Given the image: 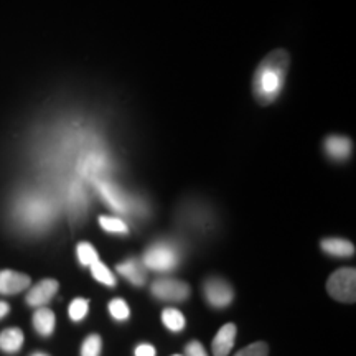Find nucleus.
I'll return each mask as SVG.
<instances>
[{
    "mask_svg": "<svg viewBox=\"0 0 356 356\" xmlns=\"http://www.w3.org/2000/svg\"><path fill=\"white\" fill-rule=\"evenodd\" d=\"M203 292L208 304L216 307V309L228 307L234 297L233 289H231L229 284L220 277L208 279L203 286Z\"/></svg>",
    "mask_w": 356,
    "mask_h": 356,
    "instance_id": "obj_5",
    "label": "nucleus"
},
{
    "mask_svg": "<svg viewBox=\"0 0 356 356\" xmlns=\"http://www.w3.org/2000/svg\"><path fill=\"white\" fill-rule=\"evenodd\" d=\"M152 293L160 300L184 302L188 299L190 287L184 280L160 277L152 284Z\"/></svg>",
    "mask_w": 356,
    "mask_h": 356,
    "instance_id": "obj_4",
    "label": "nucleus"
},
{
    "mask_svg": "<svg viewBox=\"0 0 356 356\" xmlns=\"http://www.w3.org/2000/svg\"><path fill=\"white\" fill-rule=\"evenodd\" d=\"M269 355V346L264 341H256V343L248 345L246 348L239 350L234 356H267Z\"/></svg>",
    "mask_w": 356,
    "mask_h": 356,
    "instance_id": "obj_22",
    "label": "nucleus"
},
{
    "mask_svg": "<svg viewBox=\"0 0 356 356\" xmlns=\"http://www.w3.org/2000/svg\"><path fill=\"white\" fill-rule=\"evenodd\" d=\"M58 287H60L58 280L43 279L42 282H38L32 291L26 293V304L32 307H43L55 297Z\"/></svg>",
    "mask_w": 356,
    "mask_h": 356,
    "instance_id": "obj_6",
    "label": "nucleus"
},
{
    "mask_svg": "<svg viewBox=\"0 0 356 356\" xmlns=\"http://www.w3.org/2000/svg\"><path fill=\"white\" fill-rule=\"evenodd\" d=\"M172 356H181V355H172Z\"/></svg>",
    "mask_w": 356,
    "mask_h": 356,
    "instance_id": "obj_27",
    "label": "nucleus"
},
{
    "mask_svg": "<svg viewBox=\"0 0 356 356\" xmlns=\"http://www.w3.org/2000/svg\"><path fill=\"white\" fill-rule=\"evenodd\" d=\"M89 267H91L92 277H95L97 282L104 284V286H109V287L115 286V277L113 275V273H111L108 267L102 264L99 259H97L96 262H92Z\"/></svg>",
    "mask_w": 356,
    "mask_h": 356,
    "instance_id": "obj_15",
    "label": "nucleus"
},
{
    "mask_svg": "<svg viewBox=\"0 0 356 356\" xmlns=\"http://www.w3.org/2000/svg\"><path fill=\"white\" fill-rule=\"evenodd\" d=\"M102 197L106 198V202H108L111 207L115 208L118 211H124V208H126V204H124V200L121 195L118 193V190L114 188V186L111 185H101L99 186Z\"/></svg>",
    "mask_w": 356,
    "mask_h": 356,
    "instance_id": "obj_16",
    "label": "nucleus"
},
{
    "mask_svg": "<svg viewBox=\"0 0 356 356\" xmlns=\"http://www.w3.org/2000/svg\"><path fill=\"white\" fill-rule=\"evenodd\" d=\"M32 356H50V355H44V353H33Z\"/></svg>",
    "mask_w": 356,
    "mask_h": 356,
    "instance_id": "obj_26",
    "label": "nucleus"
},
{
    "mask_svg": "<svg viewBox=\"0 0 356 356\" xmlns=\"http://www.w3.org/2000/svg\"><path fill=\"white\" fill-rule=\"evenodd\" d=\"M320 248H322L327 254L337 257H350L355 254L353 244L341 238H325L322 239V243H320Z\"/></svg>",
    "mask_w": 356,
    "mask_h": 356,
    "instance_id": "obj_11",
    "label": "nucleus"
},
{
    "mask_svg": "<svg viewBox=\"0 0 356 356\" xmlns=\"http://www.w3.org/2000/svg\"><path fill=\"white\" fill-rule=\"evenodd\" d=\"M89 302L86 299H74L70 305V318L73 322H81V320L88 315Z\"/></svg>",
    "mask_w": 356,
    "mask_h": 356,
    "instance_id": "obj_20",
    "label": "nucleus"
},
{
    "mask_svg": "<svg viewBox=\"0 0 356 356\" xmlns=\"http://www.w3.org/2000/svg\"><path fill=\"white\" fill-rule=\"evenodd\" d=\"M101 348H102L101 337L96 335V333H92V335H89L86 340L83 341L81 356H99Z\"/></svg>",
    "mask_w": 356,
    "mask_h": 356,
    "instance_id": "obj_19",
    "label": "nucleus"
},
{
    "mask_svg": "<svg viewBox=\"0 0 356 356\" xmlns=\"http://www.w3.org/2000/svg\"><path fill=\"white\" fill-rule=\"evenodd\" d=\"M24 345V333L20 328H7L0 333V350L6 351L8 355L20 351Z\"/></svg>",
    "mask_w": 356,
    "mask_h": 356,
    "instance_id": "obj_13",
    "label": "nucleus"
},
{
    "mask_svg": "<svg viewBox=\"0 0 356 356\" xmlns=\"http://www.w3.org/2000/svg\"><path fill=\"white\" fill-rule=\"evenodd\" d=\"M142 264L145 266V269L165 273V270H172L178 264V252L175 251V248H172L167 243L154 244L152 248L145 251Z\"/></svg>",
    "mask_w": 356,
    "mask_h": 356,
    "instance_id": "obj_3",
    "label": "nucleus"
},
{
    "mask_svg": "<svg viewBox=\"0 0 356 356\" xmlns=\"http://www.w3.org/2000/svg\"><path fill=\"white\" fill-rule=\"evenodd\" d=\"M8 312H10V307H8V304H6V302L0 300V320L6 317Z\"/></svg>",
    "mask_w": 356,
    "mask_h": 356,
    "instance_id": "obj_25",
    "label": "nucleus"
},
{
    "mask_svg": "<svg viewBox=\"0 0 356 356\" xmlns=\"http://www.w3.org/2000/svg\"><path fill=\"white\" fill-rule=\"evenodd\" d=\"M291 66L287 50H274L261 61L252 78V95L261 106L273 104L286 86V76Z\"/></svg>",
    "mask_w": 356,
    "mask_h": 356,
    "instance_id": "obj_1",
    "label": "nucleus"
},
{
    "mask_svg": "<svg viewBox=\"0 0 356 356\" xmlns=\"http://www.w3.org/2000/svg\"><path fill=\"white\" fill-rule=\"evenodd\" d=\"M136 356H155V348L149 343H142L136 348Z\"/></svg>",
    "mask_w": 356,
    "mask_h": 356,
    "instance_id": "obj_24",
    "label": "nucleus"
},
{
    "mask_svg": "<svg viewBox=\"0 0 356 356\" xmlns=\"http://www.w3.org/2000/svg\"><path fill=\"white\" fill-rule=\"evenodd\" d=\"M76 254H78V259L81 262V266L84 267H89L92 264V262H96L99 257H97V252L96 249L91 246L89 243H79L78 248H76Z\"/></svg>",
    "mask_w": 356,
    "mask_h": 356,
    "instance_id": "obj_18",
    "label": "nucleus"
},
{
    "mask_svg": "<svg viewBox=\"0 0 356 356\" xmlns=\"http://www.w3.org/2000/svg\"><path fill=\"white\" fill-rule=\"evenodd\" d=\"M118 273L126 277L134 286H144L147 280V269L139 259H129L118 266Z\"/></svg>",
    "mask_w": 356,
    "mask_h": 356,
    "instance_id": "obj_10",
    "label": "nucleus"
},
{
    "mask_svg": "<svg viewBox=\"0 0 356 356\" xmlns=\"http://www.w3.org/2000/svg\"><path fill=\"white\" fill-rule=\"evenodd\" d=\"M325 154L328 157L337 160V162H343L351 155V150H353V144L348 137L343 136H328L323 142Z\"/></svg>",
    "mask_w": 356,
    "mask_h": 356,
    "instance_id": "obj_8",
    "label": "nucleus"
},
{
    "mask_svg": "<svg viewBox=\"0 0 356 356\" xmlns=\"http://www.w3.org/2000/svg\"><path fill=\"white\" fill-rule=\"evenodd\" d=\"M99 225L102 229L109 231V233H121V234H127V225L119 218H113V216H99Z\"/></svg>",
    "mask_w": 356,
    "mask_h": 356,
    "instance_id": "obj_17",
    "label": "nucleus"
},
{
    "mask_svg": "<svg viewBox=\"0 0 356 356\" xmlns=\"http://www.w3.org/2000/svg\"><path fill=\"white\" fill-rule=\"evenodd\" d=\"M162 322L168 330L181 332L185 328V317L180 310L165 309L162 312Z\"/></svg>",
    "mask_w": 356,
    "mask_h": 356,
    "instance_id": "obj_14",
    "label": "nucleus"
},
{
    "mask_svg": "<svg viewBox=\"0 0 356 356\" xmlns=\"http://www.w3.org/2000/svg\"><path fill=\"white\" fill-rule=\"evenodd\" d=\"M185 356H208V355L200 341H190V343L185 346Z\"/></svg>",
    "mask_w": 356,
    "mask_h": 356,
    "instance_id": "obj_23",
    "label": "nucleus"
},
{
    "mask_svg": "<svg viewBox=\"0 0 356 356\" xmlns=\"http://www.w3.org/2000/svg\"><path fill=\"white\" fill-rule=\"evenodd\" d=\"M109 312L115 320H119V322H122V320H127L129 314H131L127 302L122 300V299L111 300L109 302Z\"/></svg>",
    "mask_w": 356,
    "mask_h": 356,
    "instance_id": "obj_21",
    "label": "nucleus"
},
{
    "mask_svg": "<svg viewBox=\"0 0 356 356\" xmlns=\"http://www.w3.org/2000/svg\"><path fill=\"white\" fill-rule=\"evenodd\" d=\"M30 287V277L26 274L15 273V270H2L0 273V293L13 296Z\"/></svg>",
    "mask_w": 356,
    "mask_h": 356,
    "instance_id": "obj_7",
    "label": "nucleus"
},
{
    "mask_svg": "<svg viewBox=\"0 0 356 356\" xmlns=\"http://www.w3.org/2000/svg\"><path fill=\"white\" fill-rule=\"evenodd\" d=\"M327 291L333 299L345 304H353L356 299V270L353 267H341L330 275Z\"/></svg>",
    "mask_w": 356,
    "mask_h": 356,
    "instance_id": "obj_2",
    "label": "nucleus"
},
{
    "mask_svg": "<svg viewBox=\"0 0 356 356\" xmlns=\"http://www.w3.org/2000/svg\"><path fill=\"white\" fill-rule=\"evenodd\" d=\"M236 340V325L234 323H226L220 328V332L216 333V337L213 338L211 350L215 356H228L231 353V348L234 346Z\"/></svg>",
    "mask_w": 356,
    "mask_h": 356,
    "instance_id": "obj_9",
    "label": "nucleus"
},
{
    "mask_svg": "<svg viewBox=\"0 0 356 356\" xmlns=\"http://www.w3.org/2000/svg\"><path fill=\"white\" fill-rule=\"evenodd\" d=\"M55 314L47 307H40L33 314V327L42 337H50L55 330Z\"/></svg>",
    "mask_w": 356,
    "mask_h": 356,
    "instance_id": "obj_12",
    "label": "nucleus"
}]
</instances>
